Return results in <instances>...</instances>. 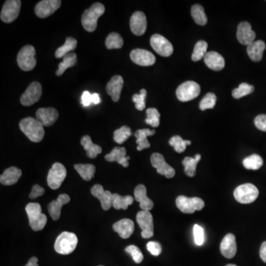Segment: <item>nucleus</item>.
Segmentation results:
<instances>
[{"label":"nucleus","mask_w":266,"mask_h":266,"mask_svg":"<svg viewBox=\"0 0 266 266\" xmlns=\"http://www.w3.org/2000/svg\"><path fill=\"white\" fill-rule=\"evenodd\" d=\"M19 128L33 142H40L44 138V126L36 118L28 117L21 120Z\"/></svg>","instance_id":"obj_1"},{"label":"nucleus","mask_w":266,"mask_h":266,"mask_svg":"<svg viewBox=\"0 0 266 266\" xmlns=\"http://www.w3.org/2000/svg\"><path fill=\"white\" fill-rule=\"evenodd\" d=\"M105 7L102 3H94L90 8L86 10L81 16V24L83 28L92 33L97 28L98 19L104 14Z\"/></svg>","instance_id":"obj_2"},{"label":"nucleus","mask_w":266,"mask_h":266,"mask_svg":"<svg viewBox=\"0 0 266 266\" xmlns=\"http://www.w3.org/2000/svg\"><path fill=\"white\" fill-rule=\"evenodd\" d=\"M29 225L34 231H38L42 230L47 224V218L41 212V207L39 203H30L25 207Z\"/></svg>","instance_id":"obj_3"},{"label":"nucleus","mask_w":266,"mask_h":266,"mask_svg":"<svg viewBox=\"0 0 266 266\" xmlns=\"http://www.w3.org/2000/svg\"><path fill=\"white\" fill-rule=\"evenodd\" d=\"M78 244V238L74 233L64 231L55 242L54 249L60 255H70L74 252Z\"/></svg>","instance_id":"obj_4"},{"label":"nucleus","mask_w":266,"mask_h":266,"mask_svg":"<svg viewBox=\"0 0 266 266\" xmlns=\"http://www.w3.org/2000/svg\"><path fill=\"white\" fill-rule=\"evenodd\" d=\"M234 198L242 204H249L256 200L259 190L254 184H245L239 186L234 191Z\"/></svg>","instance_id":"obj_5"},{"label":"nucleus","mask_w":266,"mask_h":266,"mask_svg":"<svg viewBox=\"0 0 266 266\" xmlns=\"http://www.w3.org/2000/svg\"><path fill=\"white\" fill-rule=\"evenodd\" d=\"M17 63L24 71H32L37 65L36 50L32 45H26L19 50L17 55Z\"/></svg>","instance_id":"obj_6"},{"label":"nucleus","mask_w":266,"mask_h":266,"mask_svg":"<svg viewBox=\"0 0 266 266\" xmlns=\"http://www.w3.org/2000/svg\"><path fill=\"white\" fill-rule=\"evenodd\" d=\"M176 206L183 213L192 214L196 211L203 209L205 203L200 197H187L181 195L177 197Z\"/></svg>","instance_id":"obj_7"},{"label":"nucleus","mask_w":266,"mask_h":266,"mask_svg":"<svg viewBox=\"0 0 266 266\" xmlns=\"http://www.w3.org/2000/svg\"><path fill=\"white\" fill-rule=\"evenodd\" d=\"M200 87L197 83L193 81H186L181 84L176 90L178 100L186 102L192 100L199 96Z\"/></svg>","instance_id":"obj_8"},{"label":"nucleus","mask_w":266,"mask_h":266,"mask_svg":"<svg viewBox=\"0 0 266 266\" xmlns=\"http://www.w3.org/2000/svg\"><path fill=\"white\" fill-rule=\"evenodd\" d=\"M67 176L66 168L60 163H53L47 175V185L52 190H57Z\"/></svg>","instance_id":"obj_9"},{"label":"nucleus","mask_w":266,"mask_h":266,"mask_svg":"<svg viewBox=\"0 0 266 266\" xmlns=\"http://www.w3.org/2000/svg\"><path fill=\"white\" fill-rule=\"evenodd\" d=\"M137 223L141 228L143 238H151L154 235L153 217L150 211H141L137 214Z\"/></svg>","instance_id":"obj_10"},{"label":"nucleus","mask_w":266,"mask_h":266,"mask_svg":"<svg viewBox=\"0 0 266 266\" xmlns=\"http://www.w3.org/2000/svg\"><path fill=\"white\" fill-rule=\"evenodd\" d=\"M150 44L157 54L163 57H168L173 53V46L170 41L160 34H154L151 37Z\"/></svg>","instance_id":"obj_11"},{"label":"nucleus","mask_w":266,"mask_h":266,"mask_svg":"<svg viewBox=\"0 0 266 266\" xmlns=\"http://www.w3.org/2000/svg\"><path fill=\"white\" fill-rule=\"evenodd\" d=\"M42 94L41 84L34 81L28 86L25 93L20 98V102L23 106L29 107L38 102Z\"/></svg>","instance_id":"obj_12"},{"label":"nucleus","mask_w":266,"mask_h":266,"mask_svg":"<svg viewBox=\"0 0 266 266\" xmlns=\"http://www.w3.org/2000/svg\"><path fill=\"white\" fill-rule=\"evenodd\" d=\"M22 2L19 0H7L1 9V21L5 23H10L15 21L20 13Z\"/></svg>","instance_id":"obj_13"},{"label":"nucleus","mask_w":266,"mask_h":266,"mask_svg":"<svg viewBox=\"0 0 266 266\" xmlns=\"http://www.w3.org/2000/svg\"><path fill=\"white\" fill-rule=\"evenodd\" d=\"M150 161L157 173L164 175L166 178H172L175 176V169L166 163L164 157L160 153H153L150 157Z\"/></svg>","instance_id":"obj_14"},{"label":"nucleus","mask_w":266,"mask_h":266,"mask_svg":"<svg viewBox=\"0 0 266 266\" xmlns=\"http://www.w3.org/2000/svg\"><path fill=\"white\" fill-rule=\"evenodd\" d=\"M61 4L60 0H43L36 5V14L41 19L48 17L59 8Z\"/></svg>","instance_id":"obj_15"},{"label":"nucleus","mask_w":266,"mask_h":266,"mask_svg":"<svg viewBox=\"0 0 266 266\" xmlns=\"http://www.w3.org/2000/svg\"><path fill=\"white\" fill-rule=\"evenodd\" d=\"M130 59L134 63L140 66H152L155 63V56L149 50L135 49L130 53Z\"/></svg>","instance_id":"obj_16"},{"label":"nucleus","mask_w":266,"mask_h":266,"mask_svg":"<svg viewBox=\"0 0 266 266\" xmlns=\"http://www.w3.org/2000/svg\"><path fill=\"white\" fill-rule=\"evenodd\" d=\"M237 37L240 44L248 46L255 41L256 34L249 22H243L237 27Z\"/></svg>","instance_id":"obj_17"},{"label":"nucleus","mask_w":266,"mask_h":266,"mask_svg":"<svg viewBox=\"0 0 266 266\" xmlns=\"http://www.w3.org/2000/svg\"><path fill=\"white\" fill-rule=\"evenodd\" d=\"M91 193L95 197L99 199L104 210H109L112 207L114 194L110 191L104 190V187L102 185L96 184L93 186L91 189Z\"/></svg>","instance_id":"obj_18"},{"label":"nucleus","mask_w":266,"mask_h":266,"mask_svg":"<svg viewBox=\"0 0 266 266\" xmlns=\"http://www.w3.org/2000/svg\"><path fill=\"white\" fill-rule=\"evenodd\" d=\"M130 29L133 34L142 36L145 34L147 28V17L143 12L136 11L130 18Z\"/></svg>","instance_id":"obj_19"},{"label":"nucleus","mask_w":266,"mask_h":266,"mask_svg":"<svg viewBox=\"0 0 266 266\" xmlns=\"http://www.w3.org/2000/svg\"><path fill=\"white\" fill-rule=\"evenodd\" d=\"M36 116L44 127H50L57 121L59 113L53 108H40L37 111Z\"/></svg>","instance_id":"obj_20"},{"label":"nucleus","mask_w":266,"mask_h":266,"mask_svg":"<svg viewBox=\"0 0 266 266\" xmlns=\"http://www.w3.org/2000/svg\"><path fill=\"white\" fill-rule=\"evenodd\" d=\"M237 249L235 236L232 234H227L223 239L221 244V252L223 256L228 259H231L235 256Z\"/></svg>","instance_id":"obj_21"},{"label":"nucleus","mask_w":266,"mask_h":266,"mask_svg":"<svg viewBox=\"0 0 266 266\" xmlns=\"http://www.w3.org/2000/svg\"><path fill=\"white\" fill-rule=\"evenodd\" d=\"M123 85L124 79L121 76L118 75L114 76L107 84V93L111 96L114 102H117L119 101Z\"/></svg>","instance_id":"obj_22"},{"label":"nucleus","mask_w":266,"mask_h":266,"mask_svg":"<svg viewBox=\"0 0 266 266\" xmlns=\"http://www.w3.org/2000/svg\"><path fill=\"white\" fill-rule=\"evenodd\" d=\"M71 201V197L68 194H59L58 198L56 200H53L51 203H49L47 209H48L49 214L53 221H57L60 218L61 210L62 206L67 204Z\"/></svg>","instance_id":"obj_23"},{"label":"nucleus","mask_w":266,"mask_h":266,"mask_svg":"<svg viewBox=\"0 0 266 266\" xmlns=\"http://www.w3.org/2000/svg\"><path fill=\"white\" fill-rule=\"evenodd\" d=\"M134 195L136 201L139 202L140 207L143 211H150L154 206L151 199L147 197V188L145 186L140 184L135 187Z\"/></svg>","instance_id":"obj_24"},{"label":"nucleus","mask_w":266,"mask_h":266,"mask_svg":"<svg viewBox=\"0 0 266 266\" xmlns=\"http://www.w3.org/2000/svg\"><path fill=\"white\" fill-rule=\"evenodd\" d=\"M105 160L109 162H117L124 167H128L130 157L127 156V150L124 147H116L111 153L105 155Z\"/></svg>","instance_id":"obj_25"},{"label":"nucleus","mask_w":266,"mask_h":266,"mask_svg":"<svg viewBox=\"0 0 266 266\" xmlns=\"http://www.w3.org/2000/svg\"><path fill=\"white\" fill-rule=\"evenodd\" d=\"M113 228L115 232L119 234L123 239H128L133 234L135 230V225L133 221L130 219H122L115 223Z\"/></svg>","instance_id":"obj_26"},{"label":"nucleus","mask_w":266,"mask_h":266,"mask_svg":"<svg viewBox=\"0 0 266 266\" xmlns=\"http://www.w3.org/2000/svg\"><path fill=\"white\" fill-rule=\"evenodd\" d=\"M204 62L208 68L215 71H221L225 67V59L218 52H208L204 56Z\"/></svg>","instance_id":"obj_27"},{"label":"nucleus","mask_w":266,"mask_h":266,"mask_svg":"<svg viewBox=\"0 0 266 266\" xmlns=\"http://www.w3.org/2000/svg\"><path fill=\"white\" fill-rule=\"evenodd\" d=\"M22 176V171L19 168L12 166L5 169L0 176V183L2 185L11 186L16 184Z\"/></svg>","instance_id":"obj_28"},{"label":"nucleus","mask_w":266,"mask_h":266,"mask_svg":"<svg viewBox=\"0 0 266 266\" xmlns=\"http://www.w3.org/2000/svg\"><path fill=\"white\" fill-rule=\"evenodd\" d=\"M266 44L262 40L254 41L248 45L247 53L250 59L254 62H260L262 60L263 54L266 50Z\"/></svg>","instance_id":"obj_29"},{"label":"nucleus","mask_w":266,"mask_h":266,"mask_svg":"<svg viewBox=\"0 0 266 266\" xmlns=\"http://www.w3.org/2000/svg\"><path fill=\"white\" fill-rule=\"evenodd\" d=\"M81 144L87 153V157L96 158L98 154L102 152V147L97 144H93L91 138L89 135H84L81 138Z\"/></svg>","instance_id":"obj_30"},{"label":"nucleus","mask_w":266,"mask_h":266,"mask_svg":"<svg viewBox=\"0 0 266 266\" xmlns=\"http://www.w3.org/2000/svg\"><path fill=\"white\" fill-rule=\"evenodd\" d=\"M154 134H155V130H150V129H142V130H137L135 133L136 143L138 144L137 150L141 151L144 149L150 148L151 145L147 140V137L152 136Z\"/></svg>","instance_id":"obj_31"},{"label":"nucleus","mask_w":266,"mask_h":266,"mask_svg":"<svg viewBox=\"0 0 266 266\" xmlns=\"http://www.w3.org/2000/svg\"><path fill=\"white\" fill-rule=\"evenodd\" d=\"M201 158L200 154H196L194 157H187L184 159L182 163L184 165V172L187 176L192 177L195 176L196 175V167H197V163Z\"/></svg>","instance_id":"obj_32"},{"label":"nucleus","mask_w":266,"mask_h":266,"mask_svg":"<svg viewBox=\"0 0 266 266\" xmlns=\"http://www.w3.org/2000/svg\"><path fill=\"white\" fill-rule=\"evenodd\" d=\"M133 197L132 196H121L115 193L113 196V206L117 210L123 209L126 210L128 206L133 203Z\"/></svg>","instance_id":"obj_33"},{"label":"nucleus","mask_w":266,"mask_h":266,"mask_svg":"<svg viewBox=\"0 0 266 266\" xmlns=\"http://www.w3.org/2000/svg\"><path fill=\"white\" fill-rule=\"evenodd\" d=\"M77 47V40L73 37H68L65 44L56 50L55 56L57 59L65 57L70 52L75 50Z\"/></svg>","instance_id":"obj_34"},{"label":"nucleus","mask_w":266,"mask_h":266,"mask_svg":"<svg viewBox=\"0 0 266 266\" xmlns=\"http://www.w3.org/2000/svg\"><path fill=\"white\" fill-rule=\"evenodd\" d=\"M74 168L83 180L90 181L94 177L96 167L93 164H75Z\"/></svg>","instance_id":"obj_35"},{"label":"nucleus","mask_w":266,"mask_h":266,"mask_svg":"<svg viewBox=\"0 0 266 266\" xmlns=\"http://www.w3.org/2000/svg\"><path fill=\"white\" fill-rule=\"evenodd\" d=\"M77 62V56L75 53H70L63 58V61L59 64V69L56 76H61L68 68H72Z\"/></svg>","instance_id":"obj_36"},{"label":"nucleus","mask_w":266,"mask_h":266,"mask_svg":"<svg viewBox=\"0 0 266 266\" xmlns=\"http://www.w3.org/2000/svg\"><path fill=\"white\" fill-rule=\"evenodd\" d=\"M191 16L194 22L200 26H204L208 22L207 16L204 12V9L200 4H194L191 9Z\"/></svg>","instance_id":"obj_37"},{"label":"nucleus","mask_w":266,"mask_h":266,"mask_svg":"<svg viewBox=\"0 0 266 266\" xmlns=\"http://www.w3.org/2000/svg\"><path fill=\"white\" fill-rule=\"evenodd\" d=\"M107 48L109 50L113 49H120L124 45V40L122 37L118 33H111L107 37L106 41H105Z\"/></svg>","instance_id":"obj_38"},{"label":"nucleus","mask_w":266,"mask_h":266,"mask_svg":"<svg viewBox=\"0 0 266 266\" xmlns=\"http://www.w3.org/2000/svg\"><path fill=\"white\" fill-rule=\"evenodd\" d=\"M243 166L246 169L250 170H258L264 164V160L258 154H254L246 157L243 161Z\"/></svg>","instance_id":"obj_39"},{"label":"nucleus","mask_w":266,"mask_h":266,"mask_svg":"<svg viewBox=\"0 0 266 266\" xmlns=\"http://www.w3.org/2000/svg\"><path fill=\"white\" fill-rule=\"evenodd\" d=\"M208 43L206 41L200 40L196 43L194 46V50H193L192 55H191V59L194 62H198L200 59L204 58L207 53Z\"/></svg>","instance_id":"obj_40"},{"label":"nucleus","mask_w":266,"mask_h":266,"mask_svg":"<svg viewBox=\"0 0 266 266\" xmlns=\"http://www.w3.org/2000/svg\"><path fill=\"white\" fill-rule=\"evenodd\" d=\"M169 144L173 147L175 152L178 153H182L185 151L187 145H190L191 144V141L188 140H184L179 135H175L172 137L169 141Z\"/></svg>","instance_id":"obj_41"},{"label":"nucleus","mask_w":266,"mask_h":266,"mask_svg":"<svg viewBox=\"0 0 266 266\" xmlns=\"http://www.w3.org/2000/svg\"><path fill=\"white\" fill-rule=\"evenodd\" d=\"M132 135L131 129L127 126H123L114 132V139L117 144H121L125 142Z\"/></svg>","instance_id":"obj_42"},{"label":"nucleus","mask_w":266,"mask_h":266,"mask_svg":"<svg viewBox=\"0 0 266 266\" xmlns=\"http://www.w3.org/2000/svg\"><path fill=\"white\" fill-rule=\"evenodd\" d=\"M147 118L145 121L147 124L152 127H157L160 124V114L155 108H149L146 111Z\"/></svg>","instance_id":"obj_43"},{"label":"nucleus","mask_w":266,"mask_h":266,"mask_svg":"<svg viewBox=\"0 0 266 266\" xmlns=\"http://www.w3.org/2000/svg\"><path fill=\"white\" fill-rule=\"evenodd\" d=\"M255 91L254 86L250 85L247 83H242L240 84L238 88L234 89L232 91V96L234 99H240L243 96L251 94Z\"/></svg>","instance_id":"obj_44"},{"label":"nucleus","mask_w":266,"mask_h":266,"mask_svg":"<svg viewBox=\"0 0 266 266\" xmlns=\"http://www.w3.org/2000/svg\"><path fill=\"white\" fill-rule=\"evenodd\" d=\"M217 96L215 93H209L202 99L200 103V109L206 111L208 109H213L216 105Z\"/></svg>","instance_id":"obj_45"},{"label":"nucleus","mask_w":266,"mask_h":266,"mask_svg":"<svg viewBox=\"0 0 266 266\" xmlns=\"http://www.w3.org/2000/svg\"><path fill=\"white\" fill-rule=\"evenodd\" d=\"M146 96H147V90L145 89H141L139 94L133 95V101L135 103V108L138 111H142L145 109Z\"/></svg>","instance_id":"obj_46"},{"label":"nucleus","mask_w":266,"mask_h":266,"mask_svg":"<svg viewBox=\"0 0 266 266\" xmlns=\"http://www.w3.org/2000/svg\"><path fill=\"white\" fill-rule=\"evenodd\" d=\"M125 252L131 255L135 264H141L144 260V255H143L142 252L136 246L131 245V246H127L125 249Z\"/></svg>","instance_id":"obj_47"},{"label":"nucleus","mask_w":266,"mask_h":266,"mask_svg":"<svg viewBox=\"0 0 266 266\" xmlns=\"http://www.w3.org/2000/svg\"><path fill=\"white\" fill-rule=\"evenodd\" d=\"M194 243L197 246H202L204 243V231L200 226L195 224L193 227Z\"/></svg>","instance_id":"obj_48"},{"label":"nucleus","mask_w":266,"mask_h":266,"mask_svg":"<svg viewBox=\"0 0 266 266\" xmlns=\"http://www.w3.org/2000/svg\"><path fill=\"white\" fill-rule=\"evenodd\" d=\"M147 249L153 256H159L162 252L161 245L158 242H149L147 245Z\"/></svg>","instance_id":"obj_49"},{"label":"nucleus","mask_w":266,"mask_h":266,"mask_svg":"<svg viewBox=\"0 0 266 266\" xmlns=\"http://www.w3.org/2000/svg\"><path fill=\"white\" fill-rule=\"evenodd\" d=\"M255 124L258 130L266 132V115H258L255 119Z\"/></svg>","instance_id":"obj_50"},{"label":"nucleus","mask_w":266,"mask_h":266,"mask_svg":"<svg viewBox=\"0 0 266 266\" xmlns=\"http://www.w3.org/2000/svg\"><path fill=\"white\" fill-rule=\"evenodd\" d=\"M44 193V190L41 187V186L36 184L32 187V190L31 192L30 193L29 197L31 199H35L37 197H40V196L43 195Z\"/></svg>","instance_id":"obj_51"},{"label":"nucleus","mask_w":266,"mask_h":266,"mask_svg":"<svg viewBox=\"0 0 266 266\" xmlns=\"http://www.w3.org/2000/svg\"><path fill=\"white\" fill-rule=\"evenodd\" d=\"M91 103H93L92 102V95L90 94V92L84 91L81 96V104L84 107H88Z\"/></svg>","instance_id":"obj_52"},{"label":"nucleus","mask_w":266,"mask_h":266,"mask_svg":"<svg viewBox=\"0 0 266 266\" xmlns=\"http://www.w3.org/2000/svg\"><path fill=\"white\" fill-rule=\"evenodd\" d=\"M260 256H261L262 261L266 264V241L264 242L262 246H261V250H260Z\"/></svg>","instance_id":"obj_53"},{"label":"nucleus","mask_w":266,"mask_h":266,"mask_svg":"<svg viewBox=\"0 0 266 266\" xmlns=\"http://www.w3.org/2000/svg\"><path fill=\"white\" fill-rule=\"evenodd\" d=\"M25 266H38V258L36 257H33L28 261V264Z\"/></svg>","instance_id":"obj_54"},{"label":"nucleus","mask_w":266,"mask_h":266,"mask_svg":"<svg viewBox=\"0 0 266 266\" xmlns=\"http://www.w3.org/2000/svg\"><path fill=\"white\" fill-rule=\"evenodd\" d=\"M92 102L94 105H98V104L100 103L101 99L99 94H98V93H93V94H92Z\"/></svg>","instance_id":"obj_55"},{"label":"nucleus","mask_w":266,"mask_h":266,"mask_svg":"<svg viewBox=\"0 0 266 266\" xmlns=\"http://www.w3.org/2000/svg\"><path fill=\"white\" fill-rule=\"evenodd\" d=\"M227 266H237L234 265V264H228V265H227Z\"/></svg>","instance_id":"obj_56"},{"label":"nucleus","mask_w":266,"mask_h":266,"mask_svg":"<svg viewBox=\"0 0 266 266\" xmlns=\"http://www.w3.org/2000/svg\"></svg>","instance_id":"obj_57"}]
</instances>
